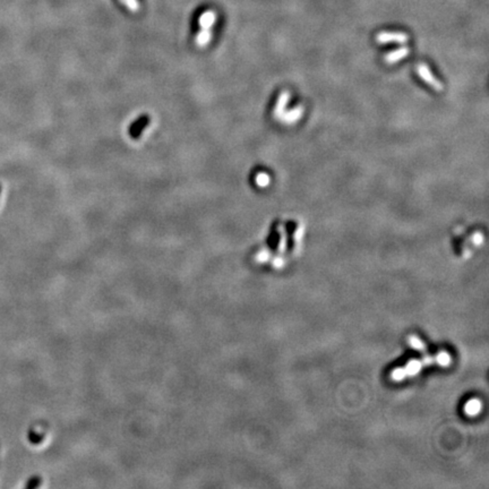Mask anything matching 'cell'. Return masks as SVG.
<instances>
[{
	"mask_svg": "<svg viewBox=\"0 0 489 489\" xmlns=\"http://www.w3.org/2000/svg\"><path fill=\"white\" fill-rule=\"evenodd\" d=\"M216 21V14L213 11H206L198 18V25L201 30L195 36V43L197 47L204 48L212 40V29Z\"/></svg>",
	"mask_w": 489,
	"mask_h": 489,
	"instance_id": "1",
	"label": "cell"
},
{
	"mask_svg": "<svg viewBox=\"0 0 489 489\" xmlns=\"http://www.w3.org/2000/svg\"><path fill=\"white\" fill-rule=\"evenodd\" d=\"M416 71H417V74H418V76L421 78V80L426 83V84H428L429 86L432 87V89L435 90L436 92H442L443 90H444V85L442 84V83L437 80V78L433 75V73L431 69H429V67L427 66L426 64H419L417 68H416Z\"/></svg>",
	"mask_w": 489,
	"mask_h": 489,
	"instance_id": "2",
	"label": "cell"
},
{
	"mask_svg": "<svg viewBox=\"0 0 489 489\" xmlns=\"http://www.w3.org/2000/svg\"><path fill=\"white\" fill-rule=\"evenodd\" d=\"M290 99H291V94H290V92L288 91H283L282 93L279 95L278 101H276V103L274 105V110H273V117L275 119H278L279 120L281 116L284 113L285 107H287V104L289 103Z\"/></svg>",
	"mask_w": 489,
	"mask_h": 489,
	"instance_id": "3",
	"label": "cell"
},
{
	"mask_svg": "<svg viewBox=\"0 0 489 489\" xmlns=\"http://www.w3.org/2000/svg\"><path fill=\"white\" fill-rule=\"evenodd\" d=\"M409 40V36L404 33H380L376 36V41L378 43H389V42H398L404 43Z\"/></svg>",
	"mask_w": 489,
	"mask_h": 489,
	"instance_id": "4",
	"label": "cell"
},
{
	"mask_svg": "<svg viewBox=\"0 0 489 489\" xmlns=\"http://www.w3.org/2000/svg\"><path fill=\"white\" fill-rule=\"evenodd\" d=\"M150 125V118L147 116L141 117L138 120H136L132 125L131 127V135L133 138H140L143 133H144L145 129L149 127Z\"/></svg>",
	"mask_w": 489,
	"mask_h": 489,
	"instance_id": "5",
	"label": "cell"
},
{
	"mask_svg": "<svg viewBox=\"0 0 489 489\" xmlns=\"http://www.w3.org/2000/svg\"><path fill=\"white\" fill-rule=\"evenodd\" d=\"M302 114H303V107L299 105V107H296L294 109H292L291 111H289L287 113H283L279 120L284 123V124H287V125L294 124L302 117Z\"/></svg>",
	"mask_w": 489,
	"mask_h": 489,
	"instance_id": "6",
	"label": "cell"
},
{
	"mask_svg": "<svg viewBox=\"0 0 489 489\" xmlns=\"http://www.w3.org/2000/svg\"><path fill=\"white\" fill-rule=\"evenodd\" d=\"M409 53H410L409 48H405V47L400 48L399 50H394V51L387 53L385 56V62L389 65H392V64H394L396 62L401 60V59H403L407 56H409Z\"/></svg>",
	"mask_w": 489,
	"mask_h": 489,
	"instance_id": "7",
	"label": "cell"
},
{
	"mask_svg": "<svg viewBox=\"0 0 489 489\" xmlns=\"http://www.w3.org/2000/svg\"><path fill=\"white\" fill-rule=\"evenodd\" d=\"M481 410V403L478 400H471L465 404V412L470 416H474Z\"/></svg>",
	"mask_w": 489,
	"mask_h": 489,
	"instance_id": "8",
	"label": "cell"
},
{
	"mask_svg": "<svg viewBox=\"0 0 489 489\" xmlns=\"http://www.w3.org/2000/svg\"><path fill=\"white\" fill-rule=\"evenodd\" d=\"M271 177L266 172H258L255 176V184L257 187L265 188L270 185Z\"/></svg>",
	"mask_w": 489,
	"mask_h": 489,
	"instance_id": "9",
	"label": "cell"
},
{
	"mask_svg": "<svg viewBox=\"0 0 489 489\" xmlns=\"http://www.w3.org/2000/svg\"><path fill=\"white\" fill-rule=\"evenodd\" d=\"M120 3L133 13H137L140 11V3H138V0H120Z\"/></svg>",
	"mask_w": 489,
	"mask_h": 489,
	"instance_id": "10",
	"label": "cell"
},
{
	"mask_svg": "<svg viewBox=\"0 0 489 489\" xmlns=\"http://www.w3.org/2000/svg\"><path fill=\"white\" fill-rule=\"evenodd\" d=\"M419 369H420V365H419L418 361H411L407 367V372H404L405 375L407 374H416L418 373Z\"/></svg>",
	"mask_w": 489,
	"mask_h": 489,
	"instance_id": "11",
	"label": "cell"
},
{
	"mask_svg": "<svg viewBox=\"0 0 489 489\" xmlns=\"http://www.w3.org/2000/svg\"><path fill=\"white\" fill-rule=\"evenodd\" d=\"M483 240V237H482V234L481 233H479V232H476L473 234V237H472V241L474 242V244H477V246H479Z\"/></svg>",
	"mask_w": 489,
	"mask_h": 489,
	"instance_id": "12",
	"label": "cell"
},
{
	"mask_svg": "<svg viewBox=\"0 0 489 489\" xmlns=\"http://www.w3.org/2000/svg\"><path fill=\"white\" fill-rule=\"evenodd\" d=\"M0 193H2V186H0Z\"/></svg>",
	"mask_w": 489,
	"mask_h": 489,
	"instance_id": "13",
	"label": "cell"
}]
</instances>
